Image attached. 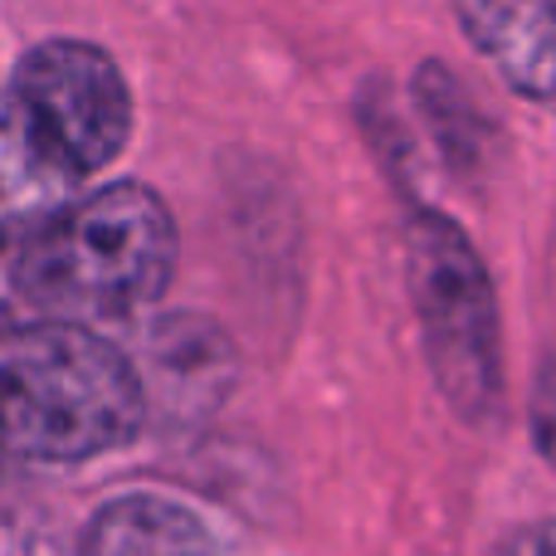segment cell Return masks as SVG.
<instances>
[{
  "instance_id": "obj_1",
  "label": "cell",
  "mask_w": 556,
  "mask_h": 556,
  "mask_svg": "<svg viewBox=\"0 0 556 556\" xmlns=\"http://www.w3.org/2000/svg\"><path fill=\"white\" fill-rule=\"evenodd\" d=\"M127 132L132 98L103 49L78 39L29 49L0 93V250L54 225Z\"/></svg>"
},
{
  "instance_id": "obj_2",
  "label": "cell",
  "mask_w": 556,
  "mask_h": 556,
  "mask_svg": "<svg viewBox=\"0 0 556 556\" xmlns=\"http://www.w3.org/2000/svg\"><path fill=\"white\" fill-rule=\"evenodd\" d=\"M142 376L78 323L0 332V464H78L142 425Z\"/></svg>"
},
{
  "instance_id": "obj_3",
  "label": "cell",
  "mask_w": 556,
  "mask_h": 556,
  "mask_svg": "<svg viewBox=\"0 0 556 556\" xmlns=\"http://www.w3.org/2000/svg\"><path fill=\"white\" fill-rule=\"evenodd\" d=\"M176 274V225L162 195L137 181L88 191L20 244L15 293L49 323H103L156 303Z\"/></svg>"
},
{
  "instance_id": "obj_4",
  "label": "cell",
  "mask_w": 556,
  "mask_h": 556,
  "mask_svg": "<svg viewBox=\"0 0 556 556\" xmlns=\"http://www.w3.org/2000/svg\"><path fill=\"white\" fill-rule=\"evenodd\" d=\"M405 278L425 332V356L454 410L483 420L498 401V307L473 244L434 211L405 225Z\"/></svg>"
},
{
  "instance_id": "obj_5",
  "label": "cell",
  "mask_w": 556,
  "mask_h": 556,
  "mask_svg": "<svg viewBox=\"0 0 556 556\" xmlns=\"http://www.w3.org/2000/svg\"><path fill=\"white\" fill-rule=\"evenodd\" d=\"M464 35L522 98L556 108V0H450Z\"/></svg>"
},
{
  "instance_id": "obj_6",
  "label": "cell",
  "mask_w": 556,
  "mask_h": 556,
  "mask_svg": "<svg viewBox=\"0 0 556 556\" xmlns=\"http://www.w3.org/2000/svg\"><path fill=\"white\" fill-rule=\"evenodd\" d=\"M78 556H220L191 508L156 493H127L93 513Z\"/></svg>"
},
{
  "instance_id": "obj_7",
  "label": "cell",
  "mask_w": 556,
  "mask_h": 556,
  "mask_svg": "<svg viewBox=\"0 0 556 556\" xmlns=\"http://www.w3.org/2000/svg\"><path fill=\"white\" fill-rule=\"evenodd\" d=\"M493 556H556V522H538V528L513 532Z\"/></svg>"
},
{
  "instance_id": "obj_8",
  "label": "cell",
  "mask_w": 556,
  "mask_h": 556,
  "mask_svg": "<svg viewBox=\"0 0 556 556\" xmlns=\"http://www.w3.org/2000/svg\"><path fill=\"white\" fill-rule=\"evenodd\" d=\"M538 434H542V450L556 459V366L542 381V395H538Z\"/></svg>"
}]
</instances>
